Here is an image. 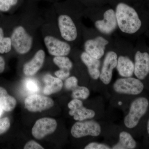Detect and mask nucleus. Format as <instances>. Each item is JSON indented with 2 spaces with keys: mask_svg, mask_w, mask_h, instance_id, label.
Instances as JSON below:
<instances>
[{
  "mask_svg": "<svg viewBox=\"0 0 149 149\" xmlns=\"http://www.w3.org/2000/svg\"><path fill=\"white\" fill-rule=\"evenodd\" d=\"M24 85L26 91L32 94L38 93L40 90L38 82L32 78H27L24 80Z\"/></svg>",
  "mask_w": 149,
  "mask_h": 149,
  "instance_id": "obj_24",
  "label": "nucleus"
},
{
  "mask_svg": "<svg viewBox=\"0 0 149 149\" xmlns=\"http://www.w3.org/2000/svg\"><path fill=\"white\" fill-rule=\"evenodd\" d=\"M148 37H149V31L148 32Z\"/></svg>",
  "mask_w": 149,
  "mask_h": 149,
  "instance_id": "obj_35",
  "label": "nucleus"
},
{
  "mask_svg": "<svg viewBox=\"0 0 149 149\" xmlns=\"http://www.w3.org/2000/svg\"><path fill=\"white\" fill-rule=\"evenodd\" d=\"M11 40L12 45L19 54L27 53L32 48V37L22 26H18L15 29Z\"/></svg>",
  "mask_w": 149,
  "mask_h": 149,
  "instance_id": "obj_5",
  "label": "nucleus"
},
{
  "mask_svg": "<svg viewBox=\"0 0 149 149\" xmlns=\"http://www.w3.org/2000/svg\"><path fill=\"white\" fill-rule=\"evenodd\" d=\"M57 126L56 120L50 118H40L36 121L32 128V136L40 140L53 133Z\"/></svg>",
  "mask_w": 149,
  "mask_h": 149,
  "instance_id": "obj_9",
  "label": "nucleus"
},
{
  "mask_svg": "<svg viewBox=\"0 0 149 149\" xmlns=\"http://www.w3.org/2000/svg\"><path fill=\"white\" fill-rule=\"evenodd\" d=\"M72 91V97L73 99L86 100L90 95V90L84 86H78Z\"/></svg>",
  "mask_w": 149,
  "mask_h": 149,
  "instance_id": "obj_23",
  "label": "nucleus"
},
{
  "mask_svg": "<svg viewBox=\"0 0 149 149\" xmlns=\"http://www.w3.org/2000/svg\"><path fill=\"white\" fill-rule=\"evenodd\" d=\"M118 58L117 54L112 51L108 52L105 56L100 76L105 85H108L111 82L113 70L117 66Z\"/></svg>",
  "mask_w": 149,
  "mask_h": 149,
  "instance_id": "obj_8",
  "label": "nucleus"
},
{
  "mask_svg": "<svg viewBox=\"0 0 149 149\" xmlns=\"http://www.w3.org/2000/svg\"><path fill=\"white\" fill-rule=\"evenodd\" d=\"M101 125L94 120L78 121L72 125L71 134L74 138H81L87 136L97 137L101 133Z\"/></svg>",
  "mask_w": 149,
  "mask_h": 149,
  "instance_id": "obj_6",
  "label": "nucleus"
},
{
  "mask_svg": "<svg viewBox=\"0 0 149 149\" xmlns=\"http://www.w3.org/2000/svg\"><path fill=\"white\" fill-rule=\"evenodd\" d=\"M115 13L118 27L123 33L138 36L149 27L148 12L120 3L116 6Z\"/></svg>",
  "mask_w": 149,
  "mask_h": 149,
  "instance_id": "obj_1",
  "label": "nucleus"
},
{
  "mask_svg": "<svg viewBox=\"0 0 149 149\" xmlns=\"http://www.w3.org/2000/svg\"><path fill=\"white\" fill-rule=\"evenodd\" d=\"M68 107L70 110H74L77 108L83 106L82 101L79 99H73L68 104Z\"/></svg>",
  "mask_w": 149,
  "mask_h": 149,
  "instance_id": "obj_30",
  "label": "nucleus"
},
{
  "mask_svg": "<svg viewBox=\"0 0 149 149\" xmlns=\"http://www.w3.org/2000/svg\"><path fill=\"white\" fill-rule=\"evenodd\" d=\"M109 43L108 40L102 36L90 39L85 43V52L92 57L100 59L104 55L106 47Z\"/></svg>",
  "mask_w": 149,
  "mask_h": 149,
  "instance_id": "obj_10",
  "label": "nucleus"
},
{
  "mask_svg": "<svg viewBox=\"0 0 149 149\" xmlns=\"http://www.w3.org/2000/svg\"><path fill=\"white\" fill-rule=\"evenodd\" d=\"M55 74L57 77L63 80L67 79L70 75V70L66 69H60L59 70L55 72Z\"/></svg>",
  "mask_w": 149,
  "mask_h": 149,
  "instance_id": "obj_29",
  "label": "nucleus"
},
{
  "mask_svg": "<svg viewBox=\"0 0 149 149\" xmlns=\"http://www.w3.org/2000/svg\"><path fill=\"white\" fill-rule=\"evenodd\" d=\"M58 25L61 37L64 40L72 42L77 36V28L72 18L66 15H62L58 18Z\"/></svg>",
  "mask_w": 149,
  "mask_h": 149,
  "instance_id": "obj_12",
  "label": "nucleus"
},
{
  "mask_svg": "<svg viewBox=\"0 0 149 149\" xmlns=\"http://www.w3.org/2000/svg\"><path fill=\"white\" fill-rule=\"evenodd\" d=\"M69 114L73 116L74 120L81 121L93 118L95 116L96 113L93 110L86 108L83 106L74 110H70Z\"/></svg>",
  "mask_w": 149,
  "mask_h": 149,
  "instance_id": "obj_20",
  "label": "nucleus"
},
{
  "mask_svg": "<svg viewBox=\"0 0 149 149\" xmlns=\"http://www.w3.org/2000/svg\"><path fill=\"white\" fill-rule=\"evenodd\" d=\"M144 88L141 80L131 77L117 79L113 85V90L116 93L133 95L141 94Z\"/></svg>",
  "mask_w": 149,
  "mask_h": 149,
  "instance_id": "obj_4",
  "label": "nucleus"
},
{
  "mask_svg": "<svg viewBox=\"0 0 149 149\" xmlns=\"http://www.w3.org/2000/svg\"><path fill=\"white\" fill-rule=\"evenodd\" d=\"M85 149H110L111 148L106 144L101 143L92 142L87 145L84 148Z\"/></svg>",
  "mask_w": 149,
  "mask_h": 149,
  "instance_id": "obj_28",
  "label": "nucleus"
},
{
  "mask_svg": "<svg viewBox=\"0 0 149 149\" xmlns=\"http://www.w3.org/2000/svg\"><path fill=\"white\" fill-rule=\"evenodd\" d=\"M45 86L43 93L45 95H50L58 93L63 86L62 80L58 77H54L50 74H46L43 77Z\"/></svg>",
  "mask_w": 149,
  "mask_h": 149,
  "instance_id": "obj_17",
  "label": "nucleus"
},
{
  "mask_svg": "<svg viewBox=\"0 0 149 149\" xmlns=\"http://www.w3.org/2000/svg\"><path fill=\"white\" fill-rule=\"evenodd\" d=\"M16 100L9 95L4 88L0 87V107L6 111H12L16 106Z\"/></svg>",
  "mask_w": 149,
  "mask_h": 149,
  "instance_id": "obj_19",
  "label": "nucleus"
},
{
  "mask_svg": "<svg viewBox=\"0 0 149 149\" xmlns=\"http://www.w3.org/2000/svg\"><path fill=\"white\" fill-rule=\"evenodd\" d=\"M54 101L50 98L42 95L32 94L24 100L25 107L29 111L41 112L53 106Z\"/></svg>",
  "mask_w": 149,
  "mask_h": 149,
  "instance_id": "obj_7",
  "label": "nucleus"
},
{
  "mask_svg": "<svg viewBox=\"0 0 149 149\" xmlns=\"http://www.w3.org/2000/svg\"><path fill=\"white\" fill-rule=\"evenodd\" d=\"M81 59L84 64L88 68V73L93 80H97L100 78L101 61L92 57L86 52H83L81 55Z\"/></svg>",
  "mask_w": 149,
  "mask_h": 149,
  "instance_id": "obj_15",
  "label": "nucleus"
},
{
  "mask_svg": "<svg viewBox=\"0 0 149 149\" xmlns=\"http://www.w3.org/2000/svg\"><path fill=\"white\" fill-rule=\"evenodd\" d=\"M95 25L97 29L103 34H111L118 27L115 11L112 9L106 10L104 13L103 19L97 20Z\"/></svg>",
  "mask_w": 149,
  "mask_h": 149,
  "instance_id": "obj_11",
  "label": "nucleus"
},
{
  "mask_svg": "<svg viewBox=\"0 0 149 149\" xmlns=\"http://www.w3.org/2000/svg\"><path fill=\"white\" fill-rule=\"evenodd\" d=\"M149 105L148 100L144 97H140L133 100L130 104L128 113L124 118L125 126L129 129L136 127L146 113Z\"/></svg>",
  "mask_w": 149,
  "mask_h": 149,
  "instance_id": "obj_3",
  "label": "nucleus"
},
{
  "mask_svg": "<svg viewBox=\"0 0 149 149\" xmlns=\"http://www.w3.org/2000/svg\"><path fill=\"white\" fill-rule=\"evenodd\" d=\"M147 131H148V133L149 135V119L148 121V124H147Z\"/></svg>",
  "mask_w": 149,
  "mask_h": 149,
  "instance_id": "obj_33",
  "label": "nucleus"
},
{
  "mask_svg": "<svg viewBox=\"0 0 149 149\" xmlns=\"http://www.w3.org/2000/svg\"><path fill=\"white\" fill-rule=\"evenodd\" d=\"M12 46L11 38L4 37L3 31L0 27V53H7L10 52Z\"/></svg>",
  "mask_w": 149,
  "mask_h": 149,
  "instance_id": "obj_22",
  "label": "nucleus"
},
{
  "mask_svg": "<svg viewBox=\"0 0 149 149\" xmlns=\"http://www.w3.org/2000/svg\"><path fill=\"white\" fill-rule=\"evenodd\" d=\"M116 69L123 77H131L134 72V63L127 56H120L118 58Z\"/></svg>",
  "mask_w": 149,
  "mask_h": 149,
  "instance_id": "obj_16",
  "label": "nucleus"
},
{
  "mask_svg": "<svg viewBox=\"0 0 149 149\" xmlns=\"http://www.w3.org/2000/svg\"><path fill=\"white\" fill-rule=\"evenodd\" d=\"M5 67V62L4 60L2 57L0 56V73H1L4 71Z\"/></svg>",
  "mask_w": 149,
  "mask_h": 149,
  "instance_id": "obj_32",
  "label": "nucleus"
},
{
  "mask_svg": "<svg viewBox=\"0 0 149 149\" xmlns=\"http://www.w3.org/2000/svg\"><path fill=\"white\" fill-rule=\"evenodd\" d=\"M137 146L136 141L131 134L126 131H122L119 135V141L113 146V149H133Z\"/></svg>",
  "mask_w": 149,
  "mask_h": 149,
  "instance_id": "obj_18",
  "label": "nucleus"
},
{
  "mask_svg": "<svg viewBox=\"0 0 149 149\" xmlns=\"http://www.w3.org/2000/svg\"><path fill=\"white\" fill-rule=\"evenodd\" d=\"M3 109L1 108L0 107V117H1V116L2 115V113H3Z\"/></svg>",
  "mask_w": 149,
  "mask_h": 149,
  "instance_id": "obj_34",
  "label": "nucleus"
},
{
  "mask_svg": "<svg viewBox=\"0 0 149 149\" xmlns=\"http://www.w3.org/2000/svg\"><path fill=\"white\" fill-rule=\"evenodd\" d=\"M44 42L48 52L55 56H66L71 51V47L68 43L53 36H46L44 39Z\"/></svg>",
  "mask_w": 149,
  "mask_h": 149,
  "instance_id": "obj_13",
  "label": "nucleus"
},
{
  "mask_svg": "<svg viewBox=\"0 0 149 149\" xmlns=\"http://www.w3.org/2000/svg\"><path fill=\"white\" fill-rule=\"evenodd\" d=\"M17 0H0V10L7 11L12 6L15 5Z\"/></svg>",
  "mask_w": 149,
  "mask_h": 149,
  "instance_id": "obj_26",
  "label": "nucleus"
},
{
  "mask_svg": "<svg viewBox=\"0 0 149 149\" xmlns=\"http://www.w3.org/2000/svg\"><path fill=\"white\" fill-rule=\"evenodd\" d=\"M65 88L68 91H72L78 85V80L77 77L74 76L68 77L67 78L64 83Z\"/></svg>",
  "mask_w": 149,
  "mask_h": 149,
  "instance_id": "obj_25",
  "label": "nucleus"
},
{
  "mask_svg": "<svg viewBox=\"0 0 149 149\" xmlns=\"http://www.w3.org/2000/svg\"><path fill=\"white\" fill-rule=\"evenodd\" d=\"M24 149H44L40 144L34 141H29L25 144Z\"/></svg>",
  "mask_w": 149,
  "mask_h": 149,
  "instance_id": "obj_31",
  "label": "nucleus"
},
{
  "mask_svg": "<svg viewBox=\"0 0 149 149\" xmlns=\"http://www.w3.org/2000/svg\"><path fill=\"white\" fill-rule=\"evenodd\" d=\"M45 58V53L40 50L35 54L31 60L25 63L23 66V72L26 76H32L42 66Z\"/></svg>",
  "mask_w": 149,
  "mask_h": 149,
  "instance_id": "obj_14",
  "label": "nucleus"
},
{
  "mask_svg": "<svg viewBox=\"0 0 149 149\" xmlns=\"http://www.w3.org/2000/svg\"><path fill=\"white\" fill-rule=\"evenodd\" d=\"M134 54V74L143 80L149 74V49L143 40H140Z\"/></svg>",
  "mask_w": 149,
  "mask_h": 149,
  "instance_id": "obj_2",
  "label": "nucleus"
},
{
  "mask_svg": "<svg viewBox=\"0 0 149 149\" xmlns=\"http://www.w3.org/2000/svg\"><path fill=\"white\" fill-rule=\"evenodd\" d=\"M10 121L8 117L0 119V135L5 133L10 127Z\"/></svg>",
  "mask_w": 149,
  "mask_h": 149,
  "instance_id": "obj_27",
  "label": "nucleus"
},
{
  "mask_svg": "<svg viewBox=\"0 0 149 149\" xmlns=\"http://www.w3.org/2000/svg\"><path fill=\"white\" fill-rule=\"evenodd\" d=\"M54 63L60 69L70 70L73 64L69 58L66 56H57L53 59Z\"/></svg>",
  "mask_w": 149,
  "mask_h": 149,
  "instance_id": "obj_21",
  "label": "nucleus"
}]
</instances>
